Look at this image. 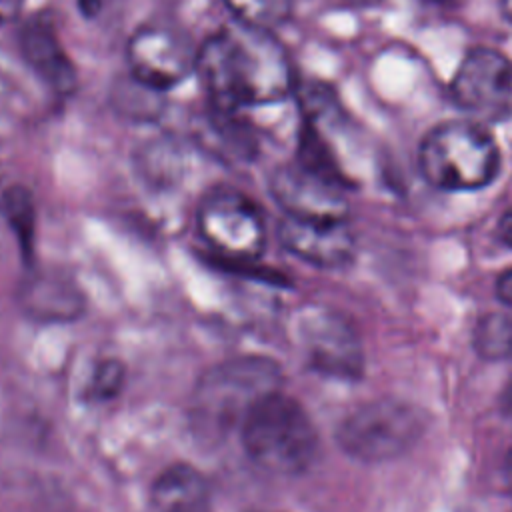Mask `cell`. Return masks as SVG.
Here are the masks:
<instances>
[{
	"label": "cell",
	"mask_w": 512,
	"mask_h": 512,
	"mask_svg": "<svg viewBox=\"0 0 512 512\" xmlns=\"http://www.w3.org/2000/svg\"><path fill=\"white\" fill-rule=\"evenodd\" d=\"M196 72L214 108L270 106L294 92V72L274 32L234 22L198 48Z\"/></svg>",
	"instance_id": "1"
},
{
	"label": "cell",
	"mask_w": 512,
	"mask_h": 512,
	"mask_svg": "<svg viewBox=\"0 0 512 512\" xmlns=\"http://www.w3.org/2000/svg\"><path fill=\"white\" fill-rule=\"evenodd\" d=\"M282 372L260 356L226 360L212 366L194 388L190 422L202 438H222L242 426L248 412L270 392L280 390Z\"/></svg>",
	"instance_id": "2"
},
{
	"label": "cell",
	"mask_w": 512,
	"mask_h": 512,
	"mask_svg": "<svg viewBox=\"0 0 512 512\" xmlns=\"http://www.w3.org/2000/svg\"><path fill=\"white\" fill-rule=\"evenodd\" d=\"M240 440L262 470L282 476L304 472L316 458L318 434L304 406L282 388L264 396L244 418Z\"/></svg>",
	"instance_id": "3"
},
{
	"label": "cell",
	"mask_w": 512,
	"mask_h": 512,
	"mask_svg": "<svg viewBox=\"0 0 512 512\" xmlns=\"http://www.w3.org/2000/svg\"><path fill=\"white\" fill-rule=\"evenodd\" d=\"M418 168L428 184L446 192L486 188L500 170V148L476 120L434 126L418 146Z\"/></svg>",
	"instance_id": "4"
},
{
	"label": "cell",
	"mask_w": 512,
	"mask_h": 512,
	"mask_svg": "<svg viewBox=\"0 0 512 512\" xmlns=\"http://www.w3.org/2000/svg\"><path fill=\"white\" fill-rule=\"evenodd\" d=\"M426 418L400 398H376L352 408L336 428L338 446L360 462H386L408 452L424 434Z\"/></svg>",
	"instance_id": "5"
},
{
	"label": "cell",
	"mask_w": 512,
	"mask_h": 512,
	"mask_svg": "<svg viewBox=\"0 0 512 512\" xmlns=\"http://www.w3.org/2000/svg\"><path fill=\"white\" fill-rule=\"evenodd\" d=\"M292 340L304 362L334 380H358L364 374V348L352 322L324 304L300 306L290 324Z\"/></svg>",
	"instance_id": "6"
},
{
	"label": "cell",
	"mask_w": 512,
	"mask_h": 512,
	"mask_svg": "<svg viewBox=\"0 0 512 512\" xmlns=\"http://www.w3.org/2000/svg\"><path fill=\"white\" fill-rule=\"evenodd\" d=\"M198 234L206 246L230 262H250L266 246L264 218L258 206L238 190H212L198 206Z\"/></svg>",
	"instance_id": "7"
},
{
	"label": "cell",
	"mask_w": 512,
	"mask_h": 512,
	"mask_svg": "<svg viewBox=\"0 0 512 512\" xmlns=\"http://www.w3.org/2000/svg\"><path fill=\"white\" fill-rule=\"evenodd\" d=\"M450 94L480 124L512 118V60L486 46L468 50L452 76Z\"/></svg>",
	"instance_id": "8"
},
{
	"label": "cell",
	"mask_w": 512,
	"mask_h": 512,
	"mask_svg": "<svg viewBox=\"0 0 512 512\" xmlns=\"http://www.w3.org/2000/svg\"><path fill=\"white\" fill-rule=\"evenodd\" d=\"M126 58L136 84L152 92H164L196 70L198 48L174 26L146 24L132 34Z\"/></svg>",
	"instance_id": "9"
},
{
	"label": "cell",
	"mask_w": 512,
	"mask_h": 512,
	"mask_svg": "<svg viewBox=\"0 0 512 512\" xmlns=\"http://www.w3.org/2000/svg\"><path fill=\"white\" fill-rule=\"evenodd\" d=\"M270 192L284 216L308 220H348L344 186L318 176L298 162L280 166L270 178Z\"/></svg>",
	"instance_id": "10"
},
{
	"label": "cell",
	"mask_w": 512,
	"mask_h": 512,
	"mask_svg": "<svg viewBox=\"0 0 512 512\" xmlns=\"http://www.w3.org/2000/svg\"><path fill=\"white\" fill-rule=\"evenodd\" d=\"M282 246L318 268H340L354 258L356 240L348 220H308L284 216L278 226Z\"/></svg>",
	"instance_id": "11"
},
{
	"label": "cell",
	"mask_w": 512,
	"mask_h": 512,
	"mask_svg": "<svg viewBox=\"0 0 512 512\" xmlns=\"http://www.w3.org/2000/svg\"><path fill=\"white\" fill-rule=\"evenodd\" d=\"M20 52L32 72L58 96H68L76 88V68L64 50L56 24L46 14H34L18 34Z\"/></svg>",
	"instance_id": "12"
},
{
	"label": "cell",
	"mask_w": 512,
	"mask_h": 512,
	"mask_svg": "<svg viewBox=\"0 0 512 512\" xmlns=\"http://www.w3.org/2000/svg\"><path fill=\"white\" fill-rule=\"evenodd\" d=\"M150 512H214L206 478L190 464L168 466L150 488Z\"/></svg>",
	"instance_id": "13"
},
{
	"label": "cell",
	"mask_w": 512,
	"mask_h": 512,
	"mask_svg": "<svg viewBox=\"0 0 512 512\" xmlns=\"http://www.w3.org/2000/svg\"><path fill=\"white\" fill-rule=\"evenodd\" d=\"M26 314L42 322H62L76 318L84 308V298L76 284L58 272H38L28 278L20 292Z\"/></svg>",
	"instance_id": "14"
},
{
	"label": "cell",
	"mask_w": 512,
	"mask_h": 512,
	"mask_svg": "<svg viewBox=\"0 0 512 512\" xmlns=\"http://www.w3.org/2000/svg\"><path fill=\"white\" fill-rule=\"evenodd\" d=\"M474 346L484 358L512 360V308L482 316L474 328Z\"/></svg>",
	"instance_id": "15"
},
{
	"label": "cell",
	"mask_w": 512,
	"mask_h": 512,
	"mask_svg": "<svg viewBox=\"0 0 512 512\" xmlns=\"http://www.w3.org/2000/svg\"><path fill=\"white\" fill-rule=\"evenodd\" d=\"M0 206L22 252L28 256L32 252L36 230V208L30 192L22 186H12L2 194Z\"/></svg>",
	"instance_id": "16"
},
{
	"label": "cell",
	"mask_w": 512,
	"mask_h": 512,
	"mask_svg": "<svg viewBox=\"0 0 512 512\" xmlns=\"http://www.w3.org/2000/svg\"><path fill=\"white\" fill-rule=\"evenodd\" d=\"M234 14L236 22L274 32L282 26L292 12V0H222Z\"/></svg>",
	"instance_id": "17"
},
{
	"label": "cell",
	"mask_w": 512,
	"mask_h": 512,
	"mask_svg": "<svg viewBox=\"0 0 512 512\" xmlns=\"http://www.w3.org/2000/svg\"><path fill=\"white\" fill-rule=\"evenodd\" d=\"M122 382H124L122 364L112 358L104 360L94 368V372L90 376L88 396L94 400H108L120 392Z\"/></svg>",
	"instance_id": "18"
},
{
	"label": "cell",
	"mask_w": 512,
	"mask_h": 512,
	"mask_svg": "<svg viewBox=\"0 0 512 512\" xmlns=\"http://www.w3.org/2000/svg\"><path fill=\"white\" fill-rule=\"evenodd\" d=\"M496 296L506 306L512 308V268L504 270L496 280Z\"/></svg>",
	"instance_id": "19"
},
{
	"label": "cell",
	"mask_w": 512,
	"mask_h": 512,
	"mask_svg": "<svg viewBox=\"0 0 512 512\" xmlns=\"http://www.w3.org/2000/svg\"><path fill=\"white\" fill-rule=\"evenodd\" d=\"M24 0H0V28L14 22L22 12Z\"/></svg>",
	"instance_id": "20"
},
{
	"label": "cell",
	"mask_w": 512,
	"mask_h": 512,
	"mask_svg": "<svg viewBox=\"0 0 512 512\" xmlns=\"http://www.w3.org/2000/svg\"><path fill=\"white\" fill-rule=\"evenodd\" d=\"M104 6V0H78V8L86 18H94Z\"/></svg>",
	"instance_id": "21"
},
{
	"label": "cell",
	"mask_w": 512,
	"mask_h": 512,
	"mask_svg": "<svg viewBox=\"0 0 512 512\" xmlns=\"http://www.w3.org/2000/svg\"><path fill=\"white\" fill-rule=\"evenodd\" d=\"M500 10H502L504 18L512 24V0H500Z\"/></svg>",
	"instance_id": "22"
},
{
	"label": "cell",
	"mask_w": 512,
	"mask_h": 512,
	"mask_svg": "<svg viewBox=\"0 0 512 512\" xmlns=\"http://www.w3.org/2000/svg\"><path fill=\"white\" fill-rule=\"evenodd\" d=\"M506 476H508V482L512 484V450H510V454L506 458Z\"/></svg>",
	"instance_id": "23"
},
{
	"label": "cell",
	"mask_w": 512,
	"mask_h": 512,
	"mask_svg": "<svg viewBox=\"0 0 512 512\" xmlns=\"http://www.w3.org/2000/svg\"><path fill=\"white\" fill-rule=\"evenodd\" d=\"M252 512H270V510H252Z\"/></svg>",
	"instance_id": "24"
}]
</instances>
